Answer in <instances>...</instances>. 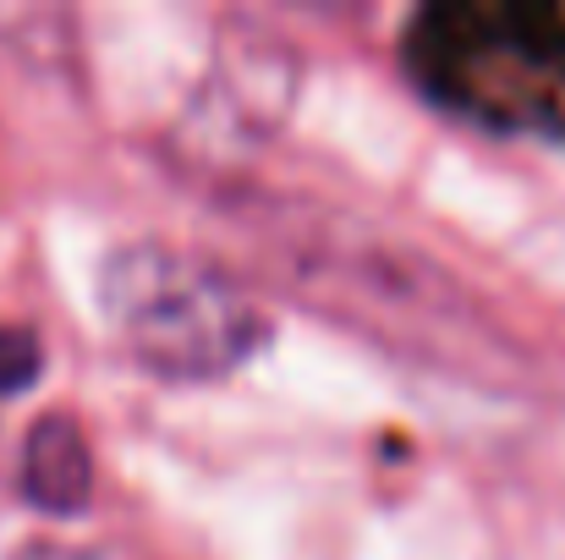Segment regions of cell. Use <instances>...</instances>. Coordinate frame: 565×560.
Returning <instances> with one entry per match:
<instances>
[{
	"mask_svg": "<svg viewBox=\"0 0 565 560\" xmlns=\"http://www.w3.org/2000/svg\"><path fill=\"white\" fill-rule=\"evenodd\" d=\"M99 308L138 369L177 384L220 379L269 341V314L225 264L154 236L105 258Z\"/></svg>",
	"mask_w": 565,
	"mask_h": 560,
	"instance_id": "cell-1",
	"label": "cell"
},
{
	"mask_svg": "<svg viewBox=\"0 0 565 560\" xmlns=\"http://www.w3.org/2000/svg\"><path fill=\"white\" fill-rule=\"evenodd\" d=\"M423 88L461 116L500 127H565L561 6H439L406 33Z\"/></svg>",
	"mask_w": 565,
	"mask_h": 560,
	"instance_id": "cell-2",
	"label": "cell"
},
{
	"mask_svg": "<svg viewBox=\"0 0 565 560\" xmlns=\"http://www.w3.org/2000/svg\"><path fill=\"white\" fill-rule=\"evenodd\" d=\"M22 495L50 517H77L94 500V445L72 412H44L22 440Z\"/></svg>",
	"mask_w": 565,
	"mask_h": 560,
	"instance_id": "cell-3",
	"label": "cell"
},
{
	"mask_svg": "<svg viewBox=\"0 0 565 560\" xmlns=\"http://www.w3.org/2000/svg\"><path fill=\"white\" fill-rule=\"evenodd\" d=\"M44 373V347L28 325H0V395H17L39 384Z\"/></svg>",
	"mask_w": 565,
	"mask_h": 560,
	"instance_id": "cell-4",
	"label": "cell"
},
{
	"mask_svg": "<svg viewBox=\"0 0 565 560\" xmlns=\"http://www.w3.org/2000/svg\"><path fill=\"white\" fill-rule=\"evenodd\" d=\"M11 560H94L88 550H77V545H55V539H33V545H22Z\"/></svg>",
	"mask_w": 565,
	"mask_h": 560,
	"instance_id": "cell-5",
	"label": "cell"
}]
</instances>
